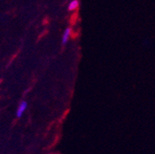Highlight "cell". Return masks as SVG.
Segmentation results:
<instances>
[{
    "mask_svg": "<svg viewBox=\"0 0 155 154\" xmlns=\"http://www.w3.org/2000/svg\"><path fill=\"white\" fill-rule=\"evenodd\" d=\"M27 107H28V103L25 101H23V102H21V103H19V105L18 107V110H17V113H16V115H17L18 118H21L24 112L27 109Z\"/></svg>",
    "mask_w": 155,
    "mask_h": 154,
    "instance_id": "1",
    "label": "cell"
},
{
    "mask_svg": "<svg viewBox=\"0 0 155 154\" xmlns=\"http://www.w3.org/2000/svg\"><path fill=\"white\" fill-rule=\"evenodd\" d=\"M78 8H79V1H78V0H72V1L68 4V9L69 11H74Z\"/></svg>",
    "mask_w": 155,
    "mask_h": 154,
    "instance_id": "3",
    "label": "cell"
},
{
    "mask_svg": "<svg viewBox=\"0 0 155 154\" xmlns=\"http://www.w3.org/2000/svg\"><path fill=\"white\" fill-rule=\"evenodd\" d=\"M70 32H71V29L70 28L66 29V31H65V32L63 34V37H62V44L63 45H65L68 42L69 36H70Z\"/></svg>",
    "mask_w": 155,
    "mask_h": 154,
    "instance_id": "2",
    "label": "cell"
}]
</instances>
